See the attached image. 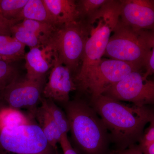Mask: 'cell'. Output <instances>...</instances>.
<instances>
[{
    "label": "cell",
    "mask_w": 154,
    "mask_h": 154,
    "mask_svg": "<svg viewBox=\"0 0 154 154\" xmlns=\"http://www.w3.org/2000/svg\"><path fill=\"white\" fill-rule=\"evenodd\" d=\"M120 19L139 30L154 31V0H119Z\"/></svg>",
    "instance_id": "obj_11"
},
{
    "label": "cell",
    "mask_w": 154,
    "mask_h": 154,
    "mask_svg": "<svg viewBox=\"0 0 154 154\" xmlns=\"http://www.w3.org/2000/svg\"><path fill=\"white\" fill-rule=\"evenodd\" d=\"M18 23L17 20L6 19L0 14V35L12 36L11 28Z\"/></svg>",
    "instance_id": "obj_25"
},
{
    "label": "cell",
    "mask_w": 154,
    "mask_h": 154,
    "mask_svg": "<svg viewBox=\"0 0 154 154\" xmlns=\"http://www.w3.org/2000/svg\"><path fill=\"white\" fill-rule=\"evenodd\" d=\"M144 70L143 76L145 79H148L149 76L154 75V39L153 47L152 49L150 57Z\"/></svg>",
    "instance_id": "obj_27"
},
{
    "label": "cell",
    "mask_w": 154,
    "mask_h": 154,
    "mask_svg": "<svg viewBox=\"0 0 154 154\" xmlns=\"http://www.w3.org/2000/svg\"><path fill=\"white\" fill-rule=\"evenodd\" d=\"M72 146L79 154H109L110 136L104 122L86 100L77 98L63 105Z\"/></svg>",
    "instance_id": "obj_2"
},
{
    "label": "cell",
    "mask_w": 154,
    "mask_h": 154,
    "mask_svg": "<svg viewBox=\"0 0 154 154\" xmlns=\"http://www.w3.org/2000/svg\"><path fill=\"white\" fill-rule=\"evenodd\" d=\"M12 63L0 60V93L18 77L17 69Z\"/></svg>",
    "instance_id": "obj_23"
},
{
    "label": "cell",
    "mask_w": 154,
    "mask_h": 154,
    "mask_svg": "<svg viewBox=\"0 0 154 154\" xmlns=\"http://www.w3.org/2000/svg\"><path fill=\"white\" fill-rule=\"evenodd\" d=\"M56 154H59L58 153V152H56Z\"/></svg>",
    "instance_id": "obj_33"
},
{
    "label": "cell",
    "mask_w": 154,
    "mask_h": 154,
    "mask_svg": "<svg viewBox=\"0 0 154 154\" xmlns=\"http://www.w3.org/2000/svg\"><path fill=\"white\" fill-rule=\"evenodd\" d=\"M40 102L42 106H43L49 113L62 133L63 134H67L69 131L70 127L68 119L65 112L51 99H45L42 96Z\"/></svg>",
    "instance_id": "obj_18"
},
{
    "label": "cell",
    "mask_w": 154,
    "mask_h": 154,
    "mask_svg": "<svg viewBox=\"0 0 154 154\" xmlns=\"http://www.w3.org/2000/svg\"><path fill=\"white\" fill-rule=\"evenodd\" d=\"M13 36L0 35V46H3L9 42L16 40Z\"/></svg>",
    "instance_id": "obj_29"
},
{
    "label": "cell",
    "mask_w": 154,
    "mask_h": 154,
    "mask_svg": "<svg viewBox=\"0 0 154 154\" xmlns=\"http://www.w3.org/2000/svg\"><path fill=\"white\" fill-rule=\"evenodd\" d=\"M114 154H143L139 147L137 144L131 146L123 150L117 151L113 150Z\"/></svg>",
    "instance_id": "obj_28"
},
{
    "label": "cell",
    "mask_w": 154,
    "mask_h": 154,
    "mask_svg": "<svg viewBox=\"0 0 154 154\" xmlns=\"http://www.w3.org/2000/svg\"><path fill=\"white\" fill-rule=\"evenodd\" d=\"M154 142V117L150 122L149 125L137 145L140 149H143Z\"/></svg>",
    "instance_id": "obj_24"
},
{
    "label": "cell",
    "mask_w": 154,
    "mask_h": 154,
    "mask_svg": "<svg viewBox=\"0 0 154 154\" xmlns=\"http://www.w3.org/2000/svg\"><path fill=\"white\" fill-rule=\"evenodd\" d=\"M0 60H2L4 61H6L5 60V58L4 57H3L2 56L0 55Z\"/></svg>",
    "instance_id": "obj_31"
},
{
    "label": "cell",
    "mask_w": 154,
    "mask_h": 154,
    "mask_svg": "<svg viewBox=\"0 0 154 154\" xmlns=\"http://www.w3.org/2000/svg\"><path fill=\"white\" fill-rule=\"evenodd\" d=\"M1 104L2 105L0 107V127L18 126L33 122L20 110Z\"/></svg>",
    "instance_id": "obj_17"
},
{
    "label": "cell",
    "mask_w": 154,
    "mask_h": 154,
    "mask_svg": "<svg viewBox=\"0 0 154 154\" xmlns=\"http://www.w3.org/2000/svg\"><path fill=\"white\" fill-rule=\"evenodd\" d=\"M58 27L79 21L76 2L74 0H42Z\"/></svg>",
    "instance_id": "obj_13"
},
{
    "label": "cell",
    "mask_w": 154,
    "mask_h": 154,
    "mask_svg": "<svg viewBox=\"0 0 154 154\" xmlns=\"http://www.w3.org/2000/svg\"><path fill=\"white\" fill-rule=\"evenodd\" d=\"M28 0H0V14L8 19L16 20Z\"/></svg>",
    "instance_id": "obj_22"
},
{
    "label": "cell",
    "mask_w": 154,
    "mask_h": 154,
    "mask_svg": "<svg viewBox=\"0 0 154 154\" xmlns=\"http://www.w3.org/2000/svg\"><path fill=\"white\" fill-rule=\"evenodd\" d=\"M25 45L16 39L0 46V55L8 62L20 60L25 57Z\"/></svg>",
    "instance_id": "obj_21"
},
{
    "label": "cell",
    "mask_w": 154,
    "mask_h": 154,
    "mask_svg": "<svg viewBox=\"0 0 154 154\" xmlns=\"http://www.w3.org/2000/svg\"><path fill=\"white\" fill-rule=\"evenodd\" d=\"M25 28L35 33L40 39L43 46L49 43L58 27L46 22L25 19L19 22Z\"/></svg>",
    "instance_id": "obj_16"
},
{
    "label": "cell",
    "mask_w": 154,
    "mask_h": 154,
    "mask_svg": "<svg viewBox=\"0 0 154 154\" xmlns=\"http://www.w3.org/2000/svg\"><path fill=\"white\" fill-rule=\"evenodd\" d=\"M76 91L71 72L59 59L54 50V64L48 82L45 85L42 97L64 105L70 101L71 92Z\"/></svg>",
    "instance_id": "obj_10"
},
{
    "label": "cell",
    "mask_w": 154,
    "mask_h": 154,
    "mask_svg": "<svg viewBox=\"0 0 154 154\" xmlns=\"http://www.w3.org/2000/svg\"><path fill=\"white\" fill-rule=\"evenodd\" d=\"M19 22L11 28L12 36L17 41L25 45V46H28L30 48L43 46L38 36L21 25Z\"/></svg>",
    "instance_id": "obj_19"
},
{
    "label": "cell",
    "mask_w": 154,
    "mask_h": 154,
    "mask_svg": "<svg viewBox=\"0 0 154 154\" xmlns=\"http://www.w3.org/2000/svg\"><path fill=\"white\" fill-rule=\"evenodd\" d=\"M45 79H23L17 77L0 93V103L18 110L30 108L32 114L42 97Z\"/></svg>",
    "instance_id": "obj_9"
},
{
    "label": "cell",
    "mask_w": 154,
    "mask_h": 154,
    "mask_svg": "<svg viewBox=\"0 0 154 154\" xmlns=\"http://www.w3.org/2000/svg\"><path fill=\"white\" fill-rule=\"evenodd\" d=\"M140 149L143 154H154V142Z\"/></svg>",
    "instance_id": "obj_30"
},
{
    "label": "cell",
    "mask_w": 154,
    "mask_h": 154,
    "mask_svg": "<svg viewBox=\"0 0 154 154\" xmlns=\"http://www.w3.org/2000/svg\"><path fill=\"white\" fill-rule=\"evenodd\" d=\"M25 19L46 22L58 27L42 0H28L16 20L19 22Z\"/></svg>",
    "instance_id": "obj_14"
},
{
    "label": "cell",
    "mask_w": 154,
    "mask_h": 154,
    "mask_svg": "<svg viewBox=\"0 0 154 154\" xmlns=\"http://www.w3.org/2000/svg\"><path fill=\"white\" fill-rule=\"evenodd\" d=\"M25 78L38 80L45 79V74L52 68L54 60V50L49 45L30 48L25 54Z\"/></svg>",
    "instance_id": "obj_12"
},
{
    "label": "cell",
    "mask_w": 154,
    "mask_h": 154,
    "mask_svg": "<svg viewBox=\"0 0 154 154\" xmlns=\"http://www.w3.org/2000/svg\"><path fill=\"white\" fill-rule=\"evenodd\" d=\"M33 115L50 144L54 149H57V145L59 143L63 134L49 113L41 105L34 110Z\"/></svg>",
    "instance_id": "obj_15"
},
{
    "label": "cell",
    "mask_w": 154,
    "mask_h": 154,
    "mask_svg": "<svg viewBox=\"0 0 154 154\" xmlns=\"http://www.w3.org/2000/svg\"><path fill=\"white\" fill-rule=\"evenodd\" d=\"M90 29V24L84 20L62 25L58 28L48 45L56 51L61 62L74 75L82 64Z\"/></svg>",
    "instance_id": "obj_5"
},
{
    "label": "cell",
    "mask_w": 154,
    "mask_h": 154,
    "mask_svg": "<svg viewBox=\"0 0 154 154\" xmlns=\"http://www.w3.org/2000/svg\"><path fill=\"white\" fill-rule=\"evenodd\" d=\"M136 70H142L128 63L102 58L81 79L75 83L76 91L87 96L88 98L86 101L88 102L102 95L108 88Z\"/></svg>",
    "instance_id": "obj_7"
},
{
    "label": "cell",
    "mask_w": 154,
    "mask_h": 154,
    "mask_svg": "<svg viewBox=\"0 0 154 154\" xmlns=\"http://www.w3.org/2000/svg\"><path fill=\"white\" fill-rule=\"evenodd\" d=\"M119 0H108L89 21L90 35L75 83L81 79L104 56L110 36L120 18Z\"/></svg>",
    "instance_id": "obj_4"
},
{
    "label": "cell",
    "mask_w": 154,
    "mask_h": 154,
    "mask_svg": "<svg viewBox=\"0 0 154 154\" xmlns=\"http://www.w3.org/2000/svg\"><path fill=\"white\" fill-rule=\"evenodd\" d=\"M0 154H4V153H2L0 152Z\"/></svg>",
    "instance_id": "obj_34"
},
{
    "label": "cell",
    "mask_w": 154,
    "mask_h": 154,
    "mask_svg": "<svg viewBox=\"0 0 154 154\" xmlns=\"http://www.w3.org/2000/svg\"><path fill=\"white\" fill-rule=\"evenodd\" d=\"M109 154H114V152H113V150H111V152H110V153Z\"/></svg>",
    "instance_id": "obj_32"
},
{
    "label": "cell",
    "mask_w": 154,
    "mask_h": 154,
    "mask_svg": "<svg viewBox=\"0 0 154 154\" xmlns=\"http://www.w3.org/2000/svg\"><path fill=\"white\" fill-rule=\"evenodd\" d=\"M41 128L34 122L0 127V152L5 154H56Z\"/></svg>",
    "instance_id": "obj_6"
},
{
    "label": "cell",
    "mask_w": 154,
    "mask_h": 154,
    "mask_svg": "<svg viewBox=\"0 0 154 154\" xmlns=\"http://www.w3.org/2000/svg\"><path fill=\"white\" fill-rule=\"evenodd\" d=\"M142 70L132 72L102 95L137 106L154 105V80L145 79Z\"/></svg>",
    "instance_id": "obj_8"
},
{
    "label": "cell",
    "mask_w": 154,
    "mask_h": 154,
    "mask_svg": "<svg viewBox=\"0 0 154 154\" xmlns=\"http://www.w3.org/2000/svg\"><path fill=\"white\" fill-rule=\"evenodd\" d=\"M59 143L62 149L63 154H79L72 146L68 137L67 134H63L62 135Z\"/></svg>",
    "instance_id": "obj_26"
},
{
    "label": "cell",
    "mask_w": 154,
    "mask_h": 154,
    "mask_svg": "<svg viewBox=\"0 0 154 154\" xmlns=\"http://www.w3.org/2000/svg\"><path fill=\"white\" fill-rule=\"evenodd\" d=\"M88 102L104 122L114 150L137 144L146 125L154 117V110L149 106H130L105 95Z\"/></svg>",
    "instance_id": "obj_1"
},
{
    "label": "cell",
    "mask_w": 154,
    "mask_h": 154,
    "mask_svg": "<svg viewBox=\"0 0 154 154\" xmlns=\"http://www.w3.org/2000/svg\"><path fill=\"white\" fill-rule=\"evenodd\" d=\"M108 1V0L76 1L79 20L88 22Z\"/></svg>",
    "instance_id": "obj_20"
},
{
    "label": "cell",
    "mask_w": 154,
    "mask_h": 154,
    "mask_svg": "<svg viewBox=\"0 0 154 154\" xmlns=\"http://www.w3.org/2000/svg\"><path fill=\"white\" fill-rule=\"evenodd\" d=\"M154 31L132 28L119 20L104 56L132 64L145 70L153 47Z\"/></svg>",
    "instance_id": "obj_3"
}]
</instances>
